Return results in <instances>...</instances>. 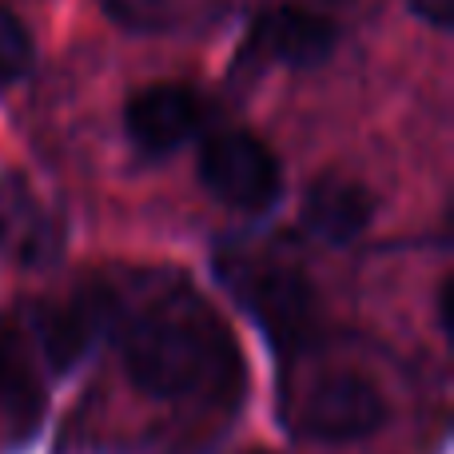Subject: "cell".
Returning <instances> with one entry per match:
<instances>
[{
	"label": "cell",
	"mask_w": 454,
	"mask_h": 454,
	"mask_svg": "<svg viewBox=\"0 0 454 454\" xmlns=\"http://www.w3.org/2000/svg\"><path fill=\"white\" fill-rule=\"evenodd\" d=\"M120 363L128 383L160 403H227L239 391V347L192 291H160L124 323Z\"/></svg>",
	"instance_id": "cell-1"
},
{
	"label": "cell",
	"mask_w": 454,
	"mask_h": 454,
	"mask_svg": "<svg viewBox=\"0 0 454 454\" xmlns=\"http://www.w3.org/2000/svg\"><path fill=\"white\" fill-rule=\"evenodd\" d=\"M220 275L279 347L303 343L319 323L311 279L287 259L267 251H227L220 255Z\"/></svg>",
	"instance_id": "cell-2"
},
{
	"label": "cell",
	"mask_w": 454,
	"mask_h": 454,
	"mask_svg": "<svg viewBox=\"0 0 454 454\" xmlns=\"http://www.w3.org/2000/svg\"><path fill=\"white\" fill-rule=\"evenodd\" d=\"M387 423V399L359 371H327L299 399L295 427L315 442H363Z\"/></svg>",
	"instance_id": "cell-3"
},
{
	"label": "cell",
	"mask_w": 454,
	"mask_h": 454,
	"mask_svg": "<svg viewBox=\"0 0 454 454\" xmlns=\"http://www.w3.org/2000/svg\"><path fill=\"white\" fill-rule=\"evenodd\" d=\"M200 184L235 212H267L279 200L275 152L251 132H220L200 148Z\"/></svg>",
	"instance_id": "cell-4"
},
{
	"label": "cell",
	"mask_w": 454,
	"mask_h": 454,
	"mask_svg": "<svg viewBox=\"0 0 454 454\" xmlns=\"http://www.w3.org/2000/svg\"><path fill=\"white\" fill-rule=\"evenodd\" d=\"M64 251V223L28 176H0V255L16 267H48Z\"/></svg>",
	"instance_id": "cell-5"
},
{
	"label": "cell",
	"mask_w": 454,
	"mask_h": 454,
	"mask_svg": "<svg viewBox=\"0 0 454 454\" xmlns=\"http://www.w3.org/2000/svg\"><path fill=\"white\" fill-rule=\"evenodd\" d=\"M200 120H204L200 96L188 84H172V80H160V84L132 92L124 108L128 140L144 156H168L180 144H188L200 132Z\"/></svg>",
	"instance_id": "cell-6"
},
{
	"label": "cell",
	"mask_w": 454,
	"mask_h": 454,
	"mask_svg": "<svg viewBox=\"0 0 454 454\" xmlns=\"http://www.w3.org/2000/svg\"><path fill=\"white\" fill-rule=\"evenodd\" d=\"M116 315L108 287H84L76 295L60 299V303H44L32 319V335L36 347L56 371H68L88 347L100 339L108 319Z\"/></svg>",
	"instance_id": "cell-7"
},
{
	"label": "cell",
	"mask_w": 454,
	"mask_h": 454,
	"mask_svg": "<svg viewBox=\"0 0 454 454\" xmlns=\"http://www.w3.org/2000/svg\"><path fill=\"white\" fill-rule=\"evenodd\" d=\"M375 220V196L367 184H359L347 172H327L307 188L303 196V227L323 243H343L359 239Z\"/></svg>",
	"instance_id": "cell-8"
},
{
	"label": "cell",
	"mask_w": 454,
	"mask_h": 454,
	"mask_svg": "<svg viewBox=\"0 0 454 454\" xmlns=\"http://www.w3.org/2000/svg\"><path fill=\"white\" fill-rule=\"evenodd\" d=\"M255 48L287 68H315L335 52V24L311 8H271L255 24Z\"/></svg>",
	"instance_id": "cell-9"
},
{
	"label": "cell",
	"mask_w": 454,
	"mask_h": 454,
	"mask_svg": "<svg viewBox=\"0 0 454 454\" xmlns=\"http://www.w3.org/2000/svg\"><path fill=\"white\" fill-rule=\"evenodd\" d=\"M32 407H36V387H32L28 359L12 339H0V411L28 415Z\"/></svg>",
	"instance_id": "cell-10"
},
{
	"label": "cell",
	"mask_w": 454,
	"mask_h": 454,
	"mask_svg": "<svg viewBox=\"0 0 454 454\" xmlns=\"http://www.w3.org/2000/svg\"><path fill=\"white\" fill-rule=\"evenodd\" d=\"M32 68V36L20 24V16H12L8 8H0V88L16 84L20 76H28Z\"/></svg>",
	"instance_id": "cell-11"
},
{
	"label": "cell",
	"mask_w": 454,
	"mask_h": 454,
	"mask_svg": "<svg viewBox=\"0 0 454 454\" xmlns=\"http://www.w3.org/2000/svg\"><path fill=\"white\" fill-rule=\"evenodd\" d=\"M411 8L434 28H450L454 24V0H411Z\"/></svg>",
	"instance_id": "cell-12"
},
{
	"label": "cell",
	"mask_w": 454,
	"mask_h": 454,
	"mask_svg": "<svg viewBox=\"0 0 454 454\" xmlns=\"http://www.w3.org/2000/svg\"><path fill=\"white\" fill-rule=\"evenodd\" d=\"M315 4H331V8H335V4H347V0H315Z\"/></svg>",
	"instance_id": "cell-13"
},
{
	"label": "cell",
	"mask_w": 454,
	"mask_h": 454,
	"mask_svg": "<svg viewBox=\"0 0 454 454\" xmlns=\"http://www.w3.org/2000/svg\"><path fill=\"white\" fill-rule=\"evenodd\" d=\"M251 454H263V450H251Z\"/></svg>",
	"instance_id": "cell-14"
}]
</instances>
